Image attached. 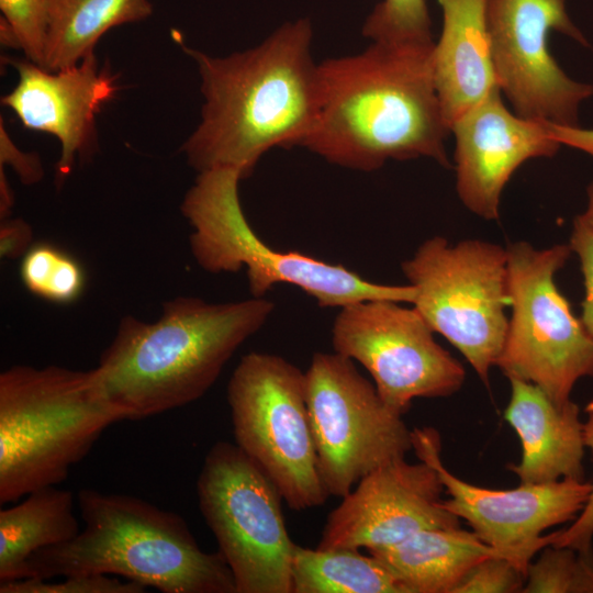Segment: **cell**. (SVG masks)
Segmentation results:
<instances>
[{
    "label": "cell",
    "instance_id": "cell-25",
    "mask_svg": "<svg viewBox=\"0 0 593 593\" xmlns=\"http://www.w3.org/2000/svg\"><path fill=\"white\" fill-rule=\"evenodd\" d=\"M362 34L371 42L432 45L426 0H382L366 18Z\"/></svg>",
    "mask_w": 593,
    "mask_h": 593
},
{
    "label": "cell",
    "instance_id": "cell-34",
    "mask_svg": "<svg viewBox=\"0 0 593 593\" xmlns=\"http://www.w3.org/2000/svg\"><path fill=\"white\" fill-rule=\"evenodd\" d=\"M14 205V197L4 175L3 168L0 167V217L5 220L10 216Z\"/></svg>",
    "mask_w": 593,
    "mask_h": 593
},
{
    "label": "cell",
    "instance_id": "cell-21",
    "mask_svg": "<svg viewBox=\"0 0 593 593\" xmlns=\"http://www.w3.org/2000/svg\"><path fill=\"white\" fill-rule=\"evenodd\" d=\"M74 505L71 491L52 485L0 511V582L23 579L33 553L78 535Z\"/></svg>",
    "mask_w": 593,
    "mask_h": 593
},
{
    "label": "cell",
    "instance_id": "cell-9",
    "mask_svg": "<svg viewBox=\"0 0 593 593\" xmlns=\"http://www.w3.org/2000/svg\"><path fill=\"white\" fill-rule=\"evenodd\" d=\"M506 250L512 314L496 367L566 403L580 379L593 377V337L555 279L572 250L566 244L538 249L527 242Z\"/></svg>",
    "mask_w": 593,
    "mask_h": 593
},
{
    "label": "cell",
    "instance_id": "cell-7",
    "mask_svg": "<svg viewBox=\"0 0 593 593\" xmlns=\"http://www.w3.org/2000/svg\"><path fill=\"white\" fill-rule=\"evenodd\" d=\"M401 268L416 290L412 305L488 384L508 328L507 250L481 239L451 245L433 236Z\"/></svg>",
    "mask_w": 593,
    "mask_h": 593
},
{
    "label": "cell",
    "instance_id": "cell-26",
    "mask_svg": "<svg viewBox=\"0 0 593 593\" xmlns=\"http://www.w3.org/2000/svg\"><path fill=\"white\" fill-rule=\"evenodd\" d=\"M55 0H0L1 19L27 60L43 67Z\"/></svg>",
    "mask_w": 593,
    "mask_h": 593
},
{
    "label": "cell",
    "instance_id": "cell-13",
    "mask_svg": "<svg viewBox=\"0 0 593 593\" xmlns=\"http://www.w3.org/2000/svg\"><path fill=\"white\" fill-rule=\"evenodd\" d=\"M485 14L496 82L516 114L578 126L579 104L593 86L571 80L548 47L550 31L588 44L564 0H485Z\"/></svg>",
    "mask_w": 593,
    "mask_h": 593
},
{
    "label": "cell",
    "instance_id": "cell-10",
    "mask_svg": "<svg viewBox=\"0 0 593 593\" xmlns=\"http://www.w3.org/2000/svg\"><path fill=\"white\" fill-rule=\"evenodd\" d=\"M197 496L236 593H292L296 544L284 523L283 499L236 444L217 441L209 449Z\"/></svg>",
    "mask_w": 593,
    "mask_h": 593
},
{
    "label": "cell",
    "instance_id": "cell-15",
    "mask_svg": "<svg viewBox=\"0 0 593 593\" xmlns=\"http://www.w3.org/2000/svg\"><path fill=\"white\" fill-rule=\"evenodd\" d=\"M445 492L435 468L405 457L365 475L327 516L317 548H365L396 545L433 528L460 526L444 504Z\"/></svg>",
    "mask_w": 593,
    "mask_h": 593
},
{
    "label": "cell",
    "instance_id": "cell-6",
    "mask_svg": "<svg viewBox=\"0 0 593 593\" xmlns=\"http://www.w3.org/2000/svg\"><path fill=\"white\" fill-rule=\"evenodd\" d=\"M240 174L232 168L198 172L183 197L180 211L192 227L191 255L209 273L246 269L249 293L265 298L278 283H288L314 298L321 307H343L363 300L413 304V286L371 282L338 264L300 251H279L262 242L240 205Z\"/></svg>",
    "mask_w": 593,
    "mask_h": 593
},
{
    "label": "cell",
    "instance_id": "cell-12",
    "mask_svg": "<svg viewBox=\"0 0 593 593\" xmlns=\"http://www.w3.org/2000/svg\"><path fill=\"white\" fill-rule=\"evenodd\" d=\"M433 334L414 306L363 300L339 309L332 346L359 362L383 402L403 415L414 399L450 396L465 382L463 366Z\"/></svg>",
    "mask_w": 593,
    "mask_h": 593
},
{
    "label": "cell",
    "instance_id": "cell-22",
    "mask_svg": "<svg viewBox=\"0 0 593 593\" xmlns=\"http://www.w3.org/2000/svg\"><path fill=\"white\" fill-rule=\"evenodd\" d=\"M152 12L149 0H55L43 68L57 71L77 65L109 30Z\"/></svg>",
    "mask_w": 593,
    "mask_h": 593
},
{
    "label": "cell",
    "instance_id": "cell-27",
    "mask_svg": "<svg viewBox=\"0 0 593 593\" xmlns=\"http://www.w3.org/2000/svg\"><path fill=\"white\" fill-rule=\"evenodd\" d=\"M146 588L137 582L115 575H68L51 581L25 578L0 582V593H144Z\"/></svg>",
    "mask_w": 593,
    "mask_h": 593
},
{
    "label": "cell",
    "instance_id": "cell-24",
    "mask_svg": "<svg viewBox=\"0 0 593 593\" xmlns=\"http://www.w3.org/2000/svg\"><path fill=\"white\" fill-rule=\"evenodd\" d=\"M20 277L31 293L59 304L76 301L86 284L81 264L48 242L33 244L22 257Z\"/></svg>",
    "mask_w": 593,
    "mask_h": 593
},
{
    "label": "cell",
    "instance_id": "cell-1",
    "mask_svg": "<svg viewBox=\"0 0 593 593\" xmlns=\"http://www.w3.org/2000/svg\"><path fill=\"white\" fill-rule=\"evenodd\" d=\"M312 42V22L301 18L226 56L183 47L197 64L203 96L201 120L181 147L190 167L232 168L244 180L268 150L300 147L321 99Z\"/></svg>",
    "mask_w": 593,
    "mask_h": 593
},
{
    "label": "cell",
    "instance_id": "cell-5",
    "mask_svg": "<svg viewBox=\"0 0 593 593\" xmlns=\"http://www.w3.org/2000/svg\"><path fill=\"white\" fill-rule=\"evenodd\" d=\"M125 416L94 369L15 365L0 373V503L58 485Z\"/></svg>",
    "mask_w": 593,
    "mask_h": 593
},
{
    "label": "cell",
    "instance_id": "cell-8",
    "mask_svg": "<svg viewBox=\"0 0 593 593\" xmlns=\"http://www.w3.org/2000/svg\"><path fill=\"white\" fill-rule=\"evenodd\" d=\"M235 444L275 484L293 511L323 505L322 482L305 394V373L267 353L244 355L227 384Z\"/></svg>",
    "mask_w": 593,
    "mask_h": 593
},
{
    "label": "cell",
    "instance_id": "cell-32",
    "mask_svg": "<svg viewBox=\"0 0 593 593\" xmlns=\"http://www.w3.org/2000/svg\"><path fill=\"white\" fill-rule=\"evenodd\" d=\"M0 256L4 259L22 258L32 247V226L21 217L1 220Z\"/></svg>",
    "mask_w": 593,
    "mask_h": 593
},
{
    "label": "cell",
    "instance_id": "cell-18",
    "mask_svg": "<svg viewBox=\"0 0 593 593\" xmlns=\"http://www.w3.org/2000/svg\"><path fill=\"white\" fill-rule=\"evenodd\" d=\"M511 396L504 417L522 445L518 463L508 465L521 483L584 480V422L572 400L555 402L538 385L507 378Z\"/></svg>",
    "mask_w": 593,
    "mask_h": 593
},
{
    "label": "cell",
    "instance_id": "cell-35",
    "mask_svg": "<svg viewBox=\"0 0 593 593\" xmlns=\"http://www.w3.org/2000/svg\"><path fill=\"white\" fill-rule=\"evenodd\" d=\"M581 217L593 227V181L588 188V206Z\"/></svg>",
    "mask_w": 593,
    "mask_h": 593
},
{
    "label": "cell",
    "instance_id": "cell-33",
    "mask_svg": "<svg viewBox=\"0 0 593 593\" xmlns=\"http://www.w3.org/2000/svg\"><path fill=\"white\" fill-rule=\"evenodd\" d=\"M541 122L548 135L560 145H567L593 156V130L558 125L547 121Z\"/></svg>",
    "mask_w": 593,
    "mask_h": 593
},
{
    "label": "cell",
    "instance_id": "cell-14",
    "mask_svg": "<svg viewBox=\"0 0 593 593\" xmlns=\"http://www.w3.org/2000/svg\"><path fill=\"white\" fill-rule=\"evenodd\" d=\"M413 450L419 460L433 466L449 495L445 506L525 575L534 556L549 546L544 533L572 522L590 495L592 483L561 479L495 490L461 480L443 463L440 437L436 429L412 430Z\"/></svg>",
    "mask_w": 593,
    "mask_h": 593
},
{
    "label": "cell",
    "instance_id": "cell-4",
    "mask_svg": "<svg viewBox=\"0 0 593 593\" xmlns=\"http://www.w3.org/2000/svg\"><path fill=\"white\" fill-rule=\"evenodd\" d=\"M85 527L27 560L24 578L120 575L163 593H236L219 551L206 552L184 519L136 496L79 491Z\"/></svg>",
    "mask_w": 593,
    "mask_h": 593
},
{
    "label": "cell",
    "instance_id": "cell-31",
    "mask_svg": "<svg viewBox=\"0 0 593 593\" xmlns=\"http://www.w3.org/2000/svg\"><path fill=\"white\" fill-rule=\"evenodd\" d=\"M0 165H9L24 184H34L44 177V168L36 153L22 152L11 139L1 120Z\"/></svg>",
    "mask_w": 593,
    "mask_h": 593
},
{
    "label": "cell",
    "instance_id": "cell-29",
    "mask_svg": "<svg viewBox=\"0 0 593 593\" xmlns=\"http://www.w3.org/2000/svg\"><path fill=\"white\" fill-rule=\"evenodd\" d=\"M584 421L585 447L593 451V400L585 407ZM549 546L585 549L592 547L593 540V483L590 495L579 515L567 528L548 534Z\"/></svg>",
    "mask_w": 593,
    "mask_h": 593
},
{
    "label": "cell",
    "instance_id": "cell-30",
    "mask_svg": "<svg viewBox=\"0 0 593 593\" xmlns=\"http://www.w3.org/2000/svg\"><path fill=\"white\" fill-rule=\"evenodd\" d=\"M569 246L579 257L584 281L581 321L593 337V227L581 215L573 222Z\"/></svg>",
    "mask_w": 593,
    "mask_h": 593
},
{
    "label": "cell",
    "instance_id": "cell-28",
    "mask_svg": "<svg viewBox=\"0 0 593 593\" xmlns=\"http://www.w3.org/2000/svg\"><path fill=\"white\" fill-rule=\"evenodd\" d=\"M526 575L507 558L492 556L474 564L451 593L522 592Z\"/></svg>",
    "mask_w": 593,
    "mask_h": 593
},
{
    "label": "cell",
    "instance_id": "cell-3",
    "mask_svg": "<svg viewBox=\"0 0 593 593\" xmlns=\"http://www.w3.org/2000/svg\"><path fill=\"white\" fill-rule=\"evenodd\" d=\"M273 310L266 298L212 303L176 296L163 303L154 322L123 316L94 372L125 421L184 406L211 389Z\"/></svg>",
    "mask_w": 593,
    "mask_h": 593
},
{
    "label": "cell",
    "instance_id": "cell-19",
    "mask_svg": "<svg viewBox=\"0 0 593 593\" xmlns=\"http://www.w3.org/2000/svg\"><path fill=\"white\" fill-rule=\"evenodd\" d=\"M443 31L433 53L434 78L451 125L499 88L486 25L485 0H438Z\"/></svg>",
    "mask_w": 593,
    "mask_h": 593
},
{
    "label": "cell",
    "instance_id": "cell-2",
    "mask_svg": "<svg viewBox=\"0 0 593 593\" xmlns=\"http://www.w3.org/2000/svg\"><path fill=\"white\" fill-rule=\"evenodd\" d=\"M434 47L371 42L360 53L320 63L318 112L300 147L366 172L418 157L450 168Z\"/></svg>",
    "mask_w": 593,
    "mask_h": 593
},
{
    "label": "cell",
    "instance_id": "cell-17",
    "mask_svg": "<svg viewBox=\"0 0 593 593\" xmlns=\"http://www.w3.org/2000/svg\"><path fill=\"white\" fill-rule=\"evenodd\" d=\"M456 190L468 210L497 220L503 188L526 160L553 156L560 144L541 121L510 112L500 88L462 114L452 125Z\"/></svg>",
    "mask_w": 593,
    "mask_h": 593
},
{
    "label": "cell",
    "instance_id": "cell-20",
    "mask_svg": "<svg viewBox=\"0 0 593 593\" xmlns=\"http://www.w3.org/2000/svg\"><path fill=\"white\" fill-rule=\"evenodd\" d=\"M368 552L379 559L409 593H451L474 564L501 556L473 530L460 526L425 529L396 545Z\"/></svg>",
    "mask_w": 593,
    "mask_h": 593
},
{
    "label": "cell",
    "instance_id": "cell-11",
    "mask_svg": "<svg viewBox=\"0 0 593 593\" xmlns=\"http://www.w3.org/2000/svg\"><path fill=\"white\" fill-rule=\"evenodd\" d=\"M305 394L318 471L329 496L343 497L369 472L413 450L412 430L354 360L315 353Z\"/></svg>",
    "mask_w": 593,
    "mask_h": 593
},
{
    "label": "cell",
    "instance_id": "cell-23",
    "mask_svg": "<svg viewBox=\"0 0 593 593\" xmlns=\"http://www.w3.org/2000/svg\"><path fill=\"white\" fill-rule=\"evenodd\" d=\"M292 593H409V590L371 553L295 545Z\"/></svg>",
    "mask_w": 593,
    "mask_h": 593
},
{
    "label": "cell",
    "instance_id": "cell-16",
    "mask_svg": "<svg viewBox=\"0 0 593 593\" xmlns=\"http://www.w3.org/2000/svg\"><path fill=\"white\" fill-rule=\"evenodd\" d=\"M18 71L15 87L1 98L24 127L55 136L60 144L56 184L96 147V115L116 92L115 77L101 69L93 53L57 71L30 61L10 59Z\"/></svg>",
    "mask_w": 593,
    "mask_h": 593
}]
</instances>
